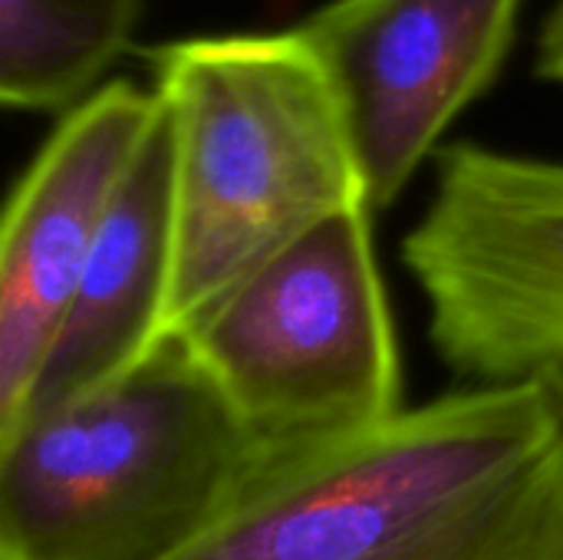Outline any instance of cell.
<instances>
[{"mask_svg": "<svg viewBox=\"0 0 563 560\" xmlns=\"http://www.w3.org/2000/svg\"><path fill=\"white\" fill-rule=\"evenodd\" d=\"M162 560H563V419L541 376L402 406L307 455H257Z\"/></svg>", "mask_w": 563, "mask_h": 560, "instance_id": "6da1fadb", "label": "cell"}, {"mask_svg": "<svg viewBox=\"0 0 563 560\" xmlns=\"http://www.w3.org/2000/svg\"><path fill=\"white\" fill-rule=\"evenodd\" d=\"M172 129V290L185 333L307 231L366 208L336 96L303 36L228 33L152 50Z\"/></svg>", "mask_w": 563, "mask_h": 560, "instance_id": "7a4b0ae2", "label": "cell"}, {"mask_svg": "<svg viewBox=\"0 0 563 560\" xmlns=\"http://www.w3.org/2000/svg\"><path fill=\"white\" fill-rule=\"evenodd\" d=\"M257 446L181 337L112 389L33 413L0 449V560H162Z\"/></svg>", "mask_w": 563, "mask_h": 560, "instance_id": "3957f363", "label": "cell"}, {"mask_svg": "<svg viewBox=\"0 0 563 560\" xmlns=\"http://www.w3.org/2000/svg\"><path fill=\"white\" fill-rule=\"evenodd\" d=\"M369 208H346L178 333L257 455L353 442L402 413L399 353Z\"/></svg>", "mask_w": 563, "mask_h": 560, "instance_id": "277c9868", "label": "cell"}, {"mask_svg": "<svg viewBox=\"0 0 563 560\" xmlns=\"http://www.w3.org/2000/svg\"><path fill=\"white\" fill-rule=\"evenodd\" d=\"M429 343L459 376L534 380L563 360V158L455 142L402 238Z\"/></svg>", "mask_w": 563, "mask_h": 560, "instance_id": "5b68a950", "label": "cell"}, {"mask_svg": "<svg viewBox=\"0 0 563 560\" xmlns=\"http://www.w3.org/2000/svg\"><path fill=\"white\" fill-rule=\"evenodd\" d=\"M525 0H330L297 33L313 50L353 145L369 211L389 208L482 99Z\"/></svg>", "mask_w": 563, "mask_h": 560, "instance_id": "8992f818", "label": "cell"}, {"mask_svg": "<svg viewBox=\"0 0 563 560\" xmlns=\"http://www.w3.org/2000/svg\"><path fill=\"white\" fill-rule=\"evenodd\" d=\"M158 116L112 79L79 99L0 208V449L23 426L106 208Z\"/></svg>", "mask_w": 563, "mask_h": 560, "instance_id": "52a82bcc", "label": "cell"}, {"mask_svg": "<svg viewBox=\"0 0 563 560\" xmlns=\"http://www.w3.org/2000/svg\"><path fill=\"white\" fill-rule=\"evenodd\" d=\"M168 290L172 129L158 99V116L96 231L26 416L92 399L132 376L168 337Z\"/></svg>", "mask_w": 563, "mask_h": 560, "instance_id": "ba28073f", "label": "cell"}, {"mask_svg": "<svg viewBox=\"0 0 563 560\" xmlns=\"http://www.w3.org/2000/svg\"><path fill=\"white\" fill-rule=\"evenodd\" d=\"M139 0H0V106L86 99L125 50Z\"/></svg>", "mask_w": 563, "mask_h": 560, "instance_id": "9c48e42d", "label": "cell"}, {"mask_svg": "<svg viewBox=\"0 0 563 560\" xmlns=\"http://www.w3.org/2000/svg\"><path fill=\"white\" fill-rule=\"evenodd\" d=\"M538 76L563 89V0H558L548 13L538 40Z\"/></svg>", "mask_w": 563, "mask_h": 560, "instance_id": "30bf717a", "label": "cell"}, {"mask_svg": "<svg viewBox=\"0 0 563 560\" xmlns=\"http://www.w3.org/2000/svg\"><path fill=\"white\" fill-rule=\"evenodd\" d=\"M541 380H544V386L551 389V396H554V403H558V413H561L563 419V360L561 363H554V366H548L544 373H538Z\"/></svg>", "mask_w": 563, "mask_h": 560, "instance_id": "8fae6325", "label": "cell"}]
</instances>
